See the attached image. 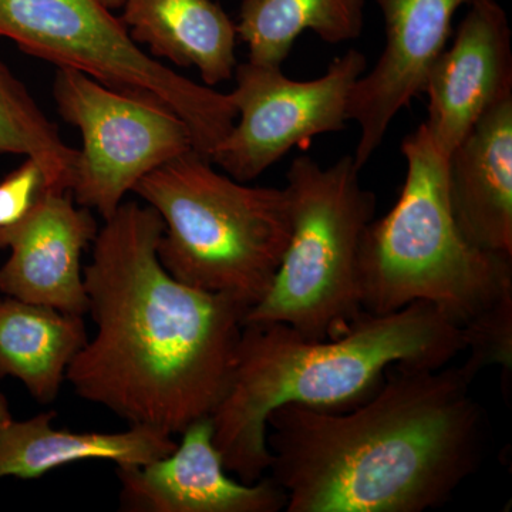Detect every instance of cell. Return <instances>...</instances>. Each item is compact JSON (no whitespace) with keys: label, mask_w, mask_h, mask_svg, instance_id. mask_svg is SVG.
<instances>
[{"label":"cell","mask_w":512,"mask_h":512,"mask_svg":"<svg viewBox=\"0 0 512 512\" xmlns=\"http://www.w3.org/2000/svg\"><path fill=\"white\" fill-rule=\"evenodd\" d=\"M291 238L271 288L245 323H282L311 340L345 335L362 315L359 254L376 197L353 156L329 167L301 156L286 173Z\"/></svg>","instance_id":"obj_6"},{"label":"cell","mask_w":512,"mask_h":512,"mask_svg":"<svg viewBox=\"0 0 512 512\" xmlns=\"http://www.w3.org/2000/svg\"><path fill=\"white\" fill-rule=\"evenodd\" d=\"M407 171L396 205L373 220L359 254L363 312L386 315L430 302L464 326L512 292V258L461 235L447 190V158L421 124L403 140Z\"/></svg>","instance_id":"obj_4"},{"label":"cell","mask_w":512,"mask_h":512,"mask_svg":"<svg viewBox=\"0 0 512 512\" xmlns=\"http://www.w3.org/2000/svg\"><path fill=\"white\" fill-rule=\"evenodd\" d=\"M99 227L92 211L67 191L47 188L16 227L0 232L10 256L0 268V292L20 301L83 316L89 312L82 255Z\"/></svg>","instance_id":"obj_13"},{"label":"cell","mask_w":512,"mask_h":512,"mask_svg":"<svg viewBox=\"0 0 512 512\" xmlns=\"http://www.w3.org/2000/svg\"><path fill=\"white\" fill-rule=\"evenodd\" d=\"M134 194L158 212V259L178 281L254 308L291 238L284 188L249 187L191 150L144 175Z\"/></svg>","instance_id":"obj_5"},{"label":"cell","mask_w":512,"mask_h":512,"mask_svg":"<svg viewBox=\"0 0 512 512\" xmlns=\"http://www.w3.org/2000/svg\"><path fill=\"white\" fill-rule=\"evenodd\" d=\"M124 25L156 59L195 67L205 86L227 82L237 69V26L214 0H126Z\"/></svg>","instance_id":"obj_16"},{"label":"cell","mask_w":512,"mask_h":512,"mask_svg":"<svg viewBox=\"0 0 512 512\" xmlns=\"http://www.w3.org/2000/svg\"><path fill=\"white\" fill-rule=\"evenodd\" d=\"M10 420H12V416H10L8 400L5 399L3 394H0V427Z\"/></svg>","instance_id":"obj_22"},{"label":"cell","mask_w":512,"mask_h":512,"mask_svg":"<svg viewBox=\"0 0 512 512\" xmlns=\"http://www.w3.org/2000/svg\"><path fill=\"white\" fill-rule=\"evenodd\" d=\"M466 352L463 328L430 302L362 313L336 339L311 340L282 323H245L237 365L212 413L214 444L245 484L271 466L266 420L285 404L345 412L379 389L390 367H443Z\"/></svg>","instance_id":"obj_3"},{"label":"cell","mask_w":512,"mask_h":512,"mask_svg":"<svg viewBox=\"0 0 512 512\" xmlns=\"http://www.w3.org/2000/svg\"><path fill=\"white\" fill-rule=\"evenodd\" d=\"M0 154L35 160L55 190L72 191L79 151L40 109L28 87L0 59Z\"/></svg>","instance_id":"obj_19"},{"label":"cell","mask_w":512,"mask_h":512,"mask_svg":"<svg viewBox=\"0 0 512 512\" xmlns=\"http://www.w3.org/2000/svg\"><path fill=\"white\" fill-rule=\"evenodd\" d=\"M104 222L83 269L97 332L66 380L130 426L181 434L227 394L249 308L164 268L157 254L164 222L150 205L123 202Z\"/></svg>","instance_id":"obj_1"},{"label":"cell","mask_w":512,"mask_h":512,"mask_svg":"<svg viewBox=\"0 0 512 512\" xmlns=\"http://www.w3.org/2000/svg\"><path fill=\"white\" fill-rule=\"evenodd\" d=\"M463 366L396 365L345 412L285 404L266 420L288 512H423L484 460L487 417Z\"/></svg>","instance_id":"obj_2"},{"label":"cell","mask_w":512,"mask_h":512,"mask_svg":"<svg viewBox=\"0 0 512 512\" xmlns=\"http://www.w3.org/2000/svg\"><path fill=\"white\" fill-rule=\"evenodd\" d=\"M100 2L103 3V5H106L110 10H116L123 8L126 0H100Z\"/></svg>","instance_id":"obj_23"},{"label":"cell","mask_w":512,"mask_h":512,"mask_svg":"<svg viewBox=\"0 0 512 512\" xmlns=\"http://www.w3.org/2000/svg\"><path fill=\"white\" fill-rule=\"evenodd\" d=\"M53 97L62 119L82 134L70 194L104 221L144 175L195 150L190 128L173 110L80 70L57 67Z\"/></svg>","instance_id":"obj_8"},{"label":"cell","mask_w":512,"mask_h":512,"mask_svg":"<svg viewBox=\"0 0 512 512\" xmlns=\"http://www.w3.org/2000/svg\"><path fill=\"white\" fill-rule=\"evenodd\" d=\"M386 43L349 97L348 116L359 127L355 154L362 170L382 146L390 124L423 94L430 67L446 49L458 10L471 0H375Z\"/></svg>","instance_id":"obj_10"},{"label":"cell","mask_w":512,"mask_h":512,"mask_svg":"<svg viewBox=\"0 0 512 512\" xmlns=\"http://www.w3.org/2000/svg\"><path fill=\"white\" fill-rule=\"evenodd\" d=\"M511 42L507 12L497 0L468 3L453 42L424 83L423 124L441 156L448 158L488 110L512 96Z\"/></svg>","instance_id":"obj_11"},{"label":"cell","mask_w":512,"mask_h":512,"mask_svg":"<svg viewBox=\"0 0 512 512\" xmlns=\"http://www.w3.org/2000/svg\"><path fill=\"white\" fill-rule=\"evenodd\" d=\"M0 37L57 67L160 101L187 124L195 151L208 160L237 120L231 94L195 83L141 49L100 0H0Z\"/></svg>","instance_id":"obj_7"},{"label":"cell","mask_w":512,"mask_h":512,"mask_svg":"<svg viewBox=\"0 0 512 512\" xmlns=\"http://www.w3.org/2000/svg\"><path fill=\"white\" fill-rule=\"evenodd\" d=\"M49 187L42 167L32 158L0 181V232L16 227L32 212Z\"/></svg>","instance_id":"obj_21"},{"label":"cell","mask_w":512,"mask_h":512,"mask_svg":"<svg viewBox=\"0 0 512 512\" xmlns=\"http://www.w3.org/2000/svg\"><path fill=\"white\" fill-rule=\"evenodd\" d=\"M83 316L8 296L0 299V379L16 377L40 403H52L86 345Z\"/></svg>","instance_id":"obj_17"},{"label":"cell","mask_w":512,"mask_h":512,"mask_svg":"<svg viewBox=\"0 0 512 512\" xmlns=\"http://www.w3.org/2000/svg\"><path fill=\"white\" fill-rule=\"evenodd\" d=\"M461 328L466 350L470 352L464 369L476 379L484 367L498 365L503 369L504 383L511 382L512 292L505 293L491 308Z\"/></svg>","instance_id":"obj_20"},{"label":"cell","mask_w":512,"mask_h":512,"mask_svg":"<svg viewBox=\"0 0 512 512\" xmlns=\"http://www.w3.org/2000/svg\"><path fill=\"white\" fill-rule=\"evenodd\" d=\"M447 190L468 244L512 258V96L488 110L448 156Z\"/></svg>","instance_id":"obj_14"},{"label":"cell","mask_w":512,"mask_h":512,"mask_svg":"<svg viewBox=\"0 0 512 512\" xmlns=\"http://www.w3.org/2000/svg\"><path fill=\"white\" fill-rule=\"evenodd\" d=\"M55 412L0 427V478H40L80 461H113L117 467L146 466L173 453L177 441L167 431L131 426L121 433H76L55 429Z\"/></svg>","instance_id":"obj_15"},{"label":"cell","mask_w":512,"mask_h":512,"mask_svg":"<svg viewBox=\"0 0 512 512\" xmlns=\"http://www.w3.org/2000/svg\"><path fill=\"white\" fill-rule=\"evenodd\" d=\"M367 70L359 50L336 57L318 79L293 80L282 67L238 64L231 99L237 120L210 160L249 183L312 137L338 133L349 123L353 86Z\"/></svg>","instance_id":"obj_9"},{"label":"cell","mask_w":512,"mask_h":512,"mask_svg":"<svg viewBox=\"0 0 512 512\" xmlns=\"http://www.w3.org/2000/svg\"><path fill=\"white\" fill-rule=\"evenodd\" d=\"M173 453L146 466L117 467L121 504L138 512H278L286 494L272 477L232 480L214 444L211 417L181 433Z\"/></svg>","instance_id":"obj_12"},{"label":"cell","mask_w":512,"mask_h":512,"mask_svg":"<svg viewBox=\"0 0 512 512\" xmlns=\"http://www.w3.org/2000/svg\"><path fill=\"white\" fill-rule=\"evenodd\" d=\"M365 5L366 0H244L235 26L248 46V62L282 67L303 32L330 45L359 39Z\"/></svg>","instance_id":"obj_18"}]
</instances>
